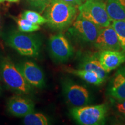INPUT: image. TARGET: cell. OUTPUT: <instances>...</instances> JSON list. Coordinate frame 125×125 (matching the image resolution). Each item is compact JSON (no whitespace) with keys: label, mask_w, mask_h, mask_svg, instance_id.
<instances>
[{"label":"cell","mask_w":125,"mask_h":125,"mask_svg":"<svg viewBox=\"0 0 125 125\" xmlns=\"http://www.w3.org/2000/svg\"><path fill=\"white\" fill-rule=\"evenodd\" d=\"M48 26L54 30H63L70 27L77 18L75 6L64 0H51L45 10Z\"/></svg>","instance_id":"obj_1"},{"label":"cell","mask_w":125,"mask_h":125,"mask_svg":"<svg viewBox=\"0 0 125 125\" xmlns=\"http://www.w3.org/2000/svg\"><path fill=\"white\" fill-rule=\"evenodd\" d=\"M0 78L6 87L17 94H29L33 90L16 64L5 56H0Z\"/></svg>","instance_id":"obj_2"},{"label":"cell","mask_w":125,"mask_h":125,"mask_svg":"<svg viewBox=\"0 0 125 125\" xmlns=\"http://www.w3.org/2000/svg\"><path fill=\"white\" fill-rule=\"evenodd\" d=\"M6 44L21 56L37 57L40 54L42 42L36 34H26L19 30H12L4 36Z\"/></svg>","instance_id":"obj_3"},{"label":"cell","mask_w":125,"mask_h":125,"mask_svg":"<svg viewBox=\"0 0 125 125\" xmlns=\"http://www.w3.org/2000/svg\"><path fill=\"white\" fill-rule=\"evenodd\" d=\"M108 108L106 104L73 107L70 111L73 118L81 125L105 124Z\"/></svg>","instance_id":"obj_4"},{"label":"cell","mask_w":125,"mask_h":125,"mask_svg":"<svg viewBox=\"0 0 125 125\" xmlns=\"http://www.w3.org/2000/svg\"><path fill=\"white\" fill-rule=\"evenodd\" d=\"M78 10L81 16L100 27H106L111 25L112 21L103 0H86L78 7Z\"/></svg>","instance_id":"obj_5"},{"label":"cell","mask_w":125,"mask_h":125,"mask_svg":"<svg viewBox=\"0 0 125 125\" xmlns=\"http://www.w3.org/2000/svg\"><path fill=\"white\" fill-rule=\"evenodd\" d=\"M62 90L65 100L73 107L87 105L91 102L88 90L71 79H65L62 81Z\"/></svg>","instance_id":"obj_6"},{"label":"cell","mask_w":125,"mask_h":125,"mask_svg":"<svg viewBox=\"0 0 125 125\" xmlns=\"http://www.w3.org/2000/svg\"><path fill=\"white\" fill-rule=\"evenodd\" d=\"M100 29L99 26L78 15L68 32L80 42L93 43Z\"/></svg>","instance_id":"obj_7"},{"label":"cell","mask_w":125,"mask_h":125,"mask_svg":"<svg viewBox=\"0 0 125 125\" xmlns=\"http://www.w3.org/2000/svg\"><path fill=\"white\" fill-rule=\"evenodd\" d=\"M48 46L52 59L56 62H66L74 54L73 46L62 33L51 35L49 39Z\"/></svg>","instance_id":"obj_8"},{"label":"cell","mask_w":125,"mask_h":125,"mask_svg":"<svg viewBox=\"0 0 125 125\" xmlns=\"http://www.w3.org/2000/svg\"><path fill=\"white\" fill-rule=\"evenodd\" d=\"M23 78L32 87L43 89L45 87L44 73L37 64L32 61H25L16 64Z\"/></svg>","instance_id":"obj_9"},{"label":"cell","mask_w":125,"mask_h":125,"mask_svg":"<svg viewBox=\"0 0 125 125\" xmlns=\"http://www.w3.org/2000/svg\"><path fill=\"white\" fill-rule=\"evenodd\" d=\"M93 44L97 49L100 51H119L121 49L118 35L111 25L101 28Z\"/></svg>","instance_id":"obj_10"},{"label":"cell","mask_w":125,"mask_h":125,"mask_svg":"<svg viewBox=\"0 0 125 125\" xmlns=\"http://www.w3.org/2000/svg\"><path fill=\"white\" fill-rule=\"evenodd\" d=\"M7 110L10 115L22 118L27 114L35 111V104L30 98L20 94L11 97L8 100Z\"/></svg>","instance_id":"obj_11"},{"label":"cell","mask_w":125,"mask_h":125,"mask_svg":"<svg viewBox=\"0 0 125 125\" xmlns=\"http://www.w3.org/2000/svg\"><path fill=\"white\" fill-rule=\"evenodd\" d=\"M107 92L111 99H125V65L119 68L114 74L108 86Z\"/></svg>","instance_id":"obj_12"},{"label":"cell","mask_w":125,"mask_h":125,"mask_svg":"<svg viewBox=\"0 0 125 125\" xmlns=\"http://www.w3.org/2000/svg\"><path fill=\"white\" fill-rule=\"evenodd\" d=\"M98 59L103 69L109 73L125 62V52L123 51H102L98 53Z\"/></svg>","instance_id":"obj_13"},{"label":"cell","mask_w":125,"mask_h":125,"mask_svg":"<svg viewBox=\"0 0 125 125\" xmlns=\"http://www.w3.org/2000/svg\"><path fill=\"white\" fill-rule=\"evenodd\" d=\"M78 68L94 72L105 82L108 77V73L101 66L98 59V53H88L81 59Z\"/></svg>","instance_id":"obj_14"},{"label":"cell","mask_w":125,"mask_h":125,"mask_svg":"<svg viewBox=\"0 0 125 125\" xmlns=\"http://www.w3.org/2000/svg\"><path fill=\"white\" fill-rule=\"evenodd\" d=\"M106 7L112 21L125 20V0H107Z\"/></svg>","instance_id":"obj_15"},{"label":"cell","mask_w":125,"mask_h":125,"mask_svg":"<svg viewBox=\"0 0 125 125\" xmlns=\"http://www.w3.org/2000/svg\"><path fill=\"white\" fill-rule=\"evenodd\" d=\"M68 73L79 77L89 83L94 85H100L103 84L104 81L94 72L87 71L83 69H74V68H68L66 70Z\"/></svg>","instance_id":"obj_16"},{"label":"cell","mask_w":125,"mask_h":125,"mask_svg":"<svg viewBox=\"0 0 125 125\" xmlns=\"http://www.w3.org/2000/svg\"><path fill=\"white\" fill-rule=\"evenodd\" d=\"M23 118V124L26 125H49L48 118L43 114L39 112H31Z\"/></svg>","instance_id":"obj_17"},{"label":"cell","mask_w":125,"mask_h":125,"mask_svg":"<svg viewBox=\"0 0 125 125\" xmlns=\"http://www.w3.org/2000/svg\"><path fill=\"white\" fill-rule=\"evenodd\" d=\"M15 20L18 24L19 30L21 32L29 33L38 31L40 29V25L34 24L26 19L20 17V18L15 19Z\"/></svg>","instance_id":"obj_18"},{"label":"cell","mask_w":125,"mask_h":125,"mask_svg":"<svg viewBox=\"0 0 125 125\" xmlns=\"http://www.w3.org/2000/svg\"><path fill=\"white\" fill-rule=\"evenodd\" d=\"M111 26L116 31L121 49L125 52V20H115Z\"/></svg>","instance_id":"obj_19"},{"label":"cell","mask_w":125,"mask_h":125,"mask_svg":"<svg viewBox=\"0 0 125 125\" xmlns=\"http://www.w3.org/2000/svg\"><path fill=\"white\" fill-rule=\"evenodd\" d=\"M20 17L26 19L34 24L38 25H42L47 23L46 19L44 16H42L39 12L34 10H25Z\"/></svg>","instance_id":"obj_20"},{"label":"cell","mask_w":125,"mask_h":125,"mask_svg":"<svg viewBox=\"0 0 125 125\" xmlns=\"http://www.w3.org/2000/svg\"><path fill=\"white\" fill-rule=\"evenodd\" d=\"M51 1V0H26V2L32 9L40 13H42L45 11Z\"/></svg>","instance_id":"obj_21"},{"label":"cell","mask_w":125,"mask_h":125,"mask_svg":"<svg viewBox=\"0 0 125 125\" xmlns=\"http://www.w3.org/2000/svg\"><path fill=\"white\" fill-rule=\"evenodd\" d=\"M115 113L117 116L125 119V99L122 100H115L111 99Z\"/></svg>","instance_id":"obj_22"},{"label":"cell","mask_w":125,"mask_h":125,"mask_svg":"<svg viewBox=\"0 0 125 125\" xmlns=\"http://www.w3.org/2000/svg\"><path fill=\"white\" fill-rule=\"evenodd\" d=\"M64 1L77 7L85 2L86 0H64Z\"/></svg>","instance_id":"obj_23"},{"label":"cell","mask_w":125,"mask_h":125,"mask_svg":"<svg viewBox=\"0 0 125 125\" xmlns=\"http://www.w3.org/2000/svg\"><path fill=\"white\" fill-rule=\"evenodd\" d=\"M2 35V17L0 13V38H1Z\"/></svg>","instance_id":"obj_24"},{"label":"cell","mask_w":125,"mask_h":125,"mask_svg":"<svg viewBox=\"0 0 125 125\" xmlns=\"http://www.w3.org/2000/svg\"><path fill=\"white\" fill-rule=\"evenodd\" d=\"M20 0H5V1L9 2H12V3H17L19 2Z\"/></svg>","instance_id":"obj_25"},{"label":"cell","mask_w":125,"mask_h":125,"mask_svg":"<svg viewBox=\"0 0 125 125\" xmlns=\"http://www.w3.org/2000/svg\"><path fill=\"white\" fill-rule=\"evenodd\" d=\"M1 93H2V87H1V86L0 85V95H1Z\"/></svg>","instance_id":"obj_26"},{"label":"cell","mask_w":125,"mask_h":125,"mask_svg":"<svg viewBox=\"0 0 125 125\" xmlns=\"http://www.w3.org/2000/svg\"><path fill=\"white\" fill-rule=\"evenodd\" d=\"M4 1H5V0H0V4H1V3L4 2Z\"/></svg>","instance_id":"obj_27"}]
</instances>
